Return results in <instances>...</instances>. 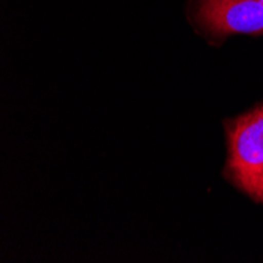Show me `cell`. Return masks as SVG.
I'll list each match as a JSON object with an SVG mask.
<instances>
[{
	"mask_svg": "<svg viewBox=\"0 0 263 263\" xmlns=\"http://www.w3.org/2000/svg\"><path fill=\"white\" fill-rule=\"evenodd\" d=\"M227 172L235 186L263 203V106L229 123Z\"/></svg>",
	"mask_w": 263,
	"mask_h": 263,
	"instance_id": "obj_1",
	"label": "cell"
},
{
	"mask_svg": "<svg viewBox=\"0 0 263 263\" xmlns=\"http://www.w3.org/2000/svg\"><path fill=\"white\" fill-rule=\"evenodd\" d=\"M197 19L214 36L263 35V0H200Z\"/></svg>",
	"mask_w": 263,
	"mask_h": 263,
	"instance_id": "obj_2",
	"label": "cell"
}]
</instances>
